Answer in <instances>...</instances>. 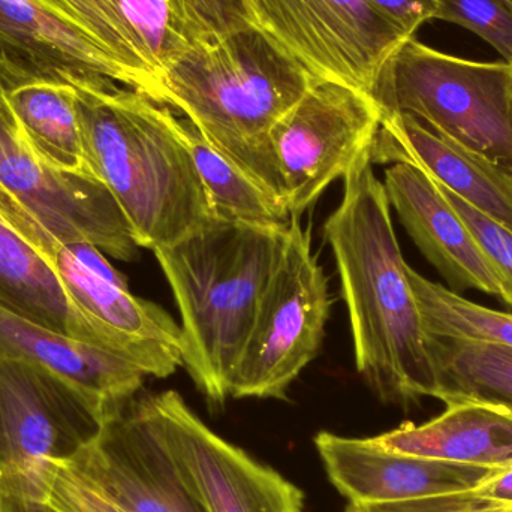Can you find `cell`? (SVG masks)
<instances>
[{
  "label": "cell",
  "instance_id": "cell-16",
  "mask_svg": "<svg viewBox=\"0 0 512 512\" xmlns=\"http://www.w3.org/2000/svg\"><path fill=\"white\" fill-rule=\"evenodd\" d=\"M385 192L421 254L457 291L478 289L502 300V286L459 213L435 180L408 164L385 171Z\"/></svg>",
  "mask_w": 512,
  "mask_h": 512
},
{
  "label": "cell",
  "instance_id": "cell-27",
  "mask_svg": "<svg viewBox=\"0 0 512 512\" xmlns=\"http://www.w3.org/2000/svg\"><path fill=\"white\" fill-rule=\"evenodd\" d=\"M192 41H218L256 26L251 0H174Z\"/></svg>",
  "mask_w": 512,
  "mask_h": 512
},
{
  "label": "cell",
  "instance_id": "cell-7",
  "mask_svg": "<svg viewBox=\"0 0 512 512\" xmlns=\"http://www.w3.org/2000/svg\"><path fill=\"white\" fill-rule=\"evenodd\" d=\"M0 216L51 262L90 345L153 378H168L182 366V330L170 313L87 267L68 242L53 236L24 204L2 189Z\"/></svg>",
  "mask_w": 512,
  "mask_h": 512
},
{
  "label": "cell",
  "instance_id": "cell-31",
  "mask_svg": "<svg viewBox=\"0 0 512 512\" xmlns=\"http://www.w3.org/2000/svg\"><path fill=\"white\" fill-rule=\"evenodd\" d=\"M379 11L414 36L427 21L435 20L436 0H370Z\"/></svg>",
  "mask_w": 512,
  "mask_h": 512
},
{
  "label": "cell",
  "instance_id": "cell-3",
  "mask_svg": "<svg viewBox=\"0 0 512 512\" xmlns=\"http://www.w3.org/2000/svg\"><path fill=\"white\" fill-rule=\"evenodd\" d=\"M315 80L251 26L194 45L165 72L150 99L185 114L228 162L286 210L268 135Z\"/></svg>",
  "mask_w": 512,
  "mask_h": 512
},
{
  "label": "cell",
  "instance_id": "cell-30",
  "mask_svg": "<svg viewBox=\"0 0 512 512\" xmlns=\"http://www.w3.org/2000/svg\"><path fill=\"white\" fill-rule=\"evenodd\" d=\"M346 512H512V504L483 498L472 489L409 501L349 504Z\"/></svg>",
  "mask_w": 512,
  "mask_h": 512
},
{
  "label": "cell",
  "instance_id": "cell-26",
  "mask_svg": "<svg viewBox=\"0 0 512 512\" xmlns=\"http://www.w3.org/2000/svg\"><path fill=\"white\" fill-rule=\"evenodd\" d=\"M436 20L459 24L512 62V8L502 0H436Z\"/></svg>",
  "mask_w": 512,
  "mask_h": 512
},
{
  "label": "cell",
  "instance_id": "cell-17",
  "mask_svg": "<svg viewBox=\"0 0 512 512\" xmlns=\"http://www.w3.org/2000/svg\"><path fill=\"white\" fill-rule=\"evenodd\" d=\"M370 162L421 168L460 200L512 230V174L430 131L414 117L382 116L370 146Z\"/></svg>",
  "mask_w": 512,
  "mask_h": 512
},
{
  "label": "cell",
  "instance_id": "cell-1",
  "mask_svg": "<svg viewBox=\"0 0 512 512\" xmlns=\"http://www.w3.org/2000/svg\"><path fill=\"white\" fill-rule=\"evenodd\" d=\"M370 149L343 177V198L324 224L348 310L355 367L385 403L435 399L438 373Z\"/></svg>",
  "mask_w": 512,
  "mask_h": 512
},
{
  "label": "cell",
  "instance_id": "cell-25",
  "mask_svg": "<svg viewBox=\"0 0 512 512\" xmlns=\"http://www.w3.org/2000/svg\"><path fill=\"white\" fill-rule=\"evenodd\" d=\"M424 328L430 337L512 349V313L466 300L453 289L406 268Z\"/></svg>",
  "mask_w": 512,
  "mask_h": 512
},
{
  "label": "cell",
  "instance_id": "cell-29",
  "mask_svg": "<svg viewBox=\"0 0 512 512\" xmlns=\"http://www.w3.org/2000/svg\"><path fill=\"white\" fill-rule=\"evenodd\" d=\"M45 507L53 512H120L93 492L63 463L51 462L44 475Z\"/></svg>",
  "mask_w": 512,
  "mask_h": 512
},
{
  "label": "cell",
  "instance_id": "cell-11",
  "mask_svg": "<svg viewBox=\"0 0 512 512\" xmlns=\"http://www.w3.org/2000/svg\"><path fill=\"white\" fill-rule=\"evenodd\" d=\"M159 438L206 512H303L304 493L203 423L177 391L141 394Z\"/></svg>",
  "mask_w": 512,
  "mask_h": 512
},
{
  "label": "cell",
  "instance_id": "cell-6",
  "mask_svg": "<svg viewBox=\"0 0 512 512\" xmlns=\"http://www.w3.org/2000/svg\"><path fill=\"white\" fill-rule=\"evenodd\" d=\"M105 417L107 408L68 379L0 354V507H45L48 465L71 462Z\"/></svg>",
  "mask_w": 512,
  "mask_h": 512
},
{
  "label": "cell",
  "instance_id": "cell-18",
  "mask_svg": "<svg viewBox=\"0 0 512 512\" xmlns=\"http://www.w3.org/2000/svg\"><path fill=\"white\" fill-rule=\"evenodd\" d=\"M0 93L39 161L60 173L96 176L84 152L74 86L65 74L0 50Z\"/></svg>",
  "mask_w": 512,
  "mask_h": 512
},
{
  "label": "cell",
  "instance_id": "cell-19",
  "mask_svg": "<svg viewBox=\"0 0 512 512\" xmlns=\"http://www.w3.org/2000/svg\"><path fill=\"white\" fill-rule=\"evenodd\" d=\"M0 354L47 367L99 400L107 414L137 396L146 378L138 367L98 346L27 321L2 307Z\"/></svg>",
  "mask_w": 512,
  "mask_h": 512
},
{
  "label": "cell",
  "instance_id": "cell-2",
  "mask_svg": "<svg viewBox=\"0 0 512 512\" xmlns=\"http://www.w3.org/2000/svg\"><path fill=\"white\" fill-rule=\"evenodd\" d=\"M90 168L128 219L140 248H167L215 221L173 110L98 75L65 74Z\"/></svg>",
  "mask_w": 512,
  "mask_h": 512
},
{
  "label": "cell",
  "instance_id": "cell-28",
  "mask_svg": "<svg viewBox=\"0 0 512 512\" xmlns=\"http://www.w3.org/2000/svg\"><path fill=\"white\" fill-rule=\"evenodd\" d=\"M436 185L439 186L448 203L459 213L460 218L474 236L475 242L480 246L481 252L492 265L501 282L502 301L512 309V230L469 206L438 182Z\"/></svg>",
  "mask_w": 512,
  "mask_h": 512
},
{
  "label": "cell",
  "instance_id": "cell-24",
  "mask_svg": "<svg viewBox=\"0 0 512 512\" xmlns=\"http://www.w3.org/2000/svg\"><path fill=\"white\" fill-rule=\"evenodd\" d=\"M438 373L435 399L445 405L489 402L512 409V349L430 337Z\"/></svg>",
  "mask_w": 512,
  "mask_h": 512
},
{
  "label": "cell",
  "instance_id": "cell-14",
  "mask_svg": "<svg viewBox=\"0 0 512 512\" xmlns=\"http://www.w3.org/2000/svg\"><path fill=\"white\" fill-rule=\"evenodd\" d=\"M83 30L129 75V89L153 95L165 72L194 47L174 0H38Z\"/></svg>",
  "mask_w": 512,
  "mask_h": 512
},
{
  "label": "cell",
  "instance_id": "cell-34",
  "mask_svg": "<svg viewBox=\"0 0 512 512\" xmlns=\"http://www.w3.org/2000/svg\"><path fill=\"white\" fill-rule=\"evenodd\" d=\"M50 512H53V511L50 510Z\"/></svg>",
  "mask_w": 512,
  "mask_h": 512
},
{
  "label": "cell",
  "instance_id": "cell-10",
  "mask_svg": "<svg viewBox=\"0 0 512 512\" xmlns=\"http://www.w3.org/2000/svg\"><path fill=\"white\" fill-rule=\"evenodd\" d=\"M381 122L372 96L345 84L313 81L268 135L291 218H300L348 174L372 146Z\"/></svg>",
  "mask_w": 512,
  "mask_h": 512
},
{
  "label": "cell",
  "instance_id": "cell-32",
  "mask_svg": "<svg viewBox=\"0 0 512 512\" xmlns=\"http://www.w3.org/2000/svg\"><path fill=\"white\" fill-rule=\"evenodd\" d=\"M474 492L492 501L512 504V465L501 469L495 477L475 487Z\"/></svg>",
  "mask_w": 512,
  "mask_h": 512
},
{
  "label": "cell",
  "instance_id": "cell-22",
  "mask_svg": "<svg viewBox=\"0 0 512 512\" xmlns=\"http://www.w3.org/2000/svg\"><path fill=\"white\" fill-rule=\"evenodd\" d=\"M0 307L27 321L87 342L51 262L0 216Z\"/></svg>",
  "mask_w": 512,
  "mask_h": 512
},
{
  "label": "cell",
  "instance_id": "cell-20",
  "mask_svg": "<svg viewBox=\"0 0 512 512\" xmlns=\"http://www.w3.org/2000/svg\"><path fill=\"white\" fill-rule=\"evenodd\" d=\"M385 450L424 459L507 468L512 465V409L489 402H457L427 423H405L372 438Z\"/></svg>",
  "mask_w": 512,
  "mask_h": 512
},
{
  "label": "cell",
  "instance_id": "cell-23",
  "mask_svg": "<svg viewBox=\"0 0 512 512\" xmlns=\"http://www.w3.org/2000/svg\"><path fill=\"white\" fill-rule=\"evenodd\" d=\"M174 129L188 149L219 221L258 227H283L291 216L239 168L228 162L188 120L174 119Z\"/></svg>",
  "mask_w": 512,
  "mask_h": 512
},
{
  "label": "cell",
  "instance_id": "cell-4",
  "mask_svg": "<svg viewBox=\"0 0 512 512\" xmlns=\"http://www.w3.org/2000/svg\"><path fill=\"white\" fill-rule=\"evenodd\" d=\"M286 239L288 225L215 219L192 236L153 251L179 309L182 367L215 405L230 397L231 376Z\"/></svg>",
  "mask_w": 512,
  "mask_h": 512
},
{
  "label": "cell",
  "instance_id": "cell-13",
  "mask_svg": "<svg viewBox=\"0 0 512 512\" xmlns=\"http://www.w3.org/2000/svg\"><path fill=\"white\" fill-rule=\"evenodd\" d=\"M140 393L111 409L98 436L63 465L120 512H206L159 438Z\"/></svg>",
  "mask_w": 512,
  "mask_h": 512
},
{
  "label": "cell",
  "instance_id": "cell-9",
  "mask_svg": "<svg viewBox=\"0 0 512 512\" xmlns=\"http://www.w3.org/2000/svg\"><path fill=\"white\" fill-rule=\"evenodd\" d=\"M255 24L316 80L372 96L394 51L412 38L370 0H251Z\"/></svg>",
  "mask_w": 512,
  "mask_h": 512
},
{
  "label": "cell",
  "instance_id": "cell-5",
  "mask_svg": "<svg viewBox=\"0 0 512 512\" xmlns=\"http://www.w3.org/2000/svg\"><path fill=\"white\" fill-rule=\"evenodd\" d=\"M372 98L512 174V66L460 59L406 39L387 60Z\"/></svg>",
  "mask_w": 512,
  "mask_h": 512
},
{
  "label": "cell",
  "instance_id": "cell-35",
  "mask_svg": "<svg viewBox=\"0 0 512 512\" xmlns=\"http://www.w3.org/2000/svg\"><path fill=\"white\" fill-rule=\"evenodd\" d=\"M511 66H512V62H511Z\"/></svg>",
  "mask_w": 512,
  "mask_h": 512
},
{
  "label": "cell",
  "instance_id": "cell-12",
  "mask_svg": "<svg viewBox=\"0 0 512 512\" xmlns=\"http://www.w3.org/2000/svg\"><path fill=\"white\" fill-rule=\"evenodd\" d=\"M0 189L57 239L87 240L105 255L134 261L140 246L110 189L93 174L60 173L39 161L0 93Z\"/></svg>",
  "mask_w": 512,
  "mask_h": 512
},
{
  "label": "cell",
  "instance_id": "cell-33",
  "mask_svg": "<svg viewBox=\"0 0 512 512\" xmlns=\"http://www.w3.org/2000/svg\"><path fill=\"white\" fill-rule=\"evenodd\" d=\"M502 2L507 3V5H510L512 8V0H502Z\"/></svg>",
  "mask_w": 512,
  "mask_h": 512
},
{
  "label": "cell",
  "instance_id": "cell-15",
  "mask_svg": "<svg viewBox=\"0 0 512 512\" xmlns=\"http://www.w3.org/2000/svg\"><path fill=\"white\" fill-rule=\"evenodd\" d=\"M315 447L337 492L349 504H384L472 490L504 468H481L385 450L372 438L316 435Z\"/></svg>",
  "mask_w": 512,
  "mask_h": 512
},
{
  "label": "cell",
  "instance_id": "cell-21",
  "mask_svg": "<svg viewBox=\"0 0 512 512\" xmlns=\"http://www.w3.org/2000/svg\"><path fill=\"white\" fill-rule=\"evenodd\" d=\"M0 50L54 74L98 75L131 87L104 48L38 0H0Z\"/></svg>",
  "mask_w": 512,
  "mask_h": 512
},
{
  "label": "cell",
  "instance_id": "cell-8",
  "mask_svg": "<svg viewBox=\"0 0 512 512\" xmlns=\"http://www.w3.org/2000/svg\"><path fill=\"white\" fill-rule=\"evenodd\" d=\"M330 306L327 277L313 255L309 233L292 216L279 267L231 376L230 397L283 399L318 354Z\"/></svg>",
  "mask_w": 512,
  "mask_h": 512
}]
</instances>
